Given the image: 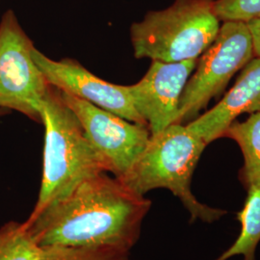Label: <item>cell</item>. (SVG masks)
Masks as SVG:
<instances>
[{"instance_id":"4","label":"cell","mask_w":260,"mask_h":260,"mask_svg":"<svg viewBox=\"0 0 260 260\" xmlns=\"http://www.w3.org/2000/svg\"><path fill=\"white\" fill-rule=\"evenodd\" d=\"M214 2L175 0L166 9L149 11L130 26L134 57L166 63L198 59L220 30Z\"/></svg>"},{"instance_id":"9","label":"cell","mask_w":260,"mask_h":260,"mask_svg":"<svg viewBox=\"0 0 260 260\" xmlns=\"http://www.w3.org/2000/svg\"><path fill=\"white\" fill-rule=\"evenodd\" d=\"M197 60L175 63L152 60L143 78L127 86L133 105L148 124L150 135L177 123L180 96Z\"/></svg>"},{"instance_id":"16","label":"cell","mask_w":260,"mask_h":260,"mask_svg":"<svg viewBox=\"0 0 260 260\" xmlns=\"http://www.w3.org/2000/svg\"><path fill=\"white\" fill-rule=\"evenodd\" d=\"M251 34V44L254 57H260V17L247 22Z\"/></svg>"},{"instance_id":"17","label":"cell","mask_w":260,"mask_h":260,"mask_svg":"<svg viewBox=\"0 0 260 260\" xmlns=\"http://www.w3.org/2000/svg\"><path fill=\"white\" fill-rule=\"evenodd\" d=\"M0 111H1V109H0Z\"/></svg>"},{"instance_id":"12","label":"cell","mask_w":260,"mask_h":260,"mask_svg":"<svg viewBox=\"0 0 260 260\" xmlns=\"http://www.w3.org/2000/svg\"><path fill=\"white\" fill-rule=\"evenodd\" d=\"M223 137L234 140L241 149L244 165L240 179L244 186L260 182V112L252 113L245 121H233Z\"/></svg>"},{"instance_id":"13","label":"cell","mask_w":260,"mask_h":260,"mask_svg":"<svg viewBox=\"0 0 260 260\" xmlns=\"http://www.w3.org/2000/svg\"><path fill=\"white\" fill-rule=\"evenodd\" d=\"M57 249L40 247L22 223L12 221L0 229V260H47Z\"/></svg>"},{"instance_id":"15","label":"cell","mask_w":260,"mask_h":260,"mask_svg":"<svg viewBox=\"0 0 260 260\" xmlns=\"http://www.w3.org/2000/svg\"><path fill=\"white\" fill-rule=\"evenodd\" d=\"M47 260H131V258L129 251H121L114 248H58Z\"/></svg>"},{"instance_id":"7","label":"cell","mask_w":260,"mask_h":260,"mask_svg":"<svg viewBox=\"0 0 260 260\" xmlns=\"http://www.w3.org/2000/svg\"><path fill=\"white\" fill-rule=\"evenodd\" d=\"M61 93L82 124L86 137L103 158L108 173L117 178L124 177L149 143V127L69 93Z\"/></svg>"},{"instance_id":"3","label":"cell","mask_w":260,"mask_h":260,"mask_svg":"<svg viewBox=\"0 0 260 260\" xmlns=\"http://www.w3.org/2000/svg\"><path fill=\"white\" fill-rule=\"evenodd\" d=\"M207 145L186 124L169 125L150 139L141 156L121 181L139 195L164 188L181 202L191 222L218 221L225 211L197 200L191 190L192 177Z\"/></svg>"},{"instance_id":"8","label":"cell","mask_w":260,"mask_h":260,"mask_svg":"<svg viewBox=\"0 0 260 260\" xmlns=\"http://www.w3.org/2000/svg\"><path fill=\"white\" fill-rule=\"evenodd\" d=\"M32 54L49 85L127 121L148 126L135 109L127 86L103 80L75 59L53 60L36 47Z\"/></svg>"},{"instance_id":"11","label":"cell","mask_w":260,"mask_h":260,"mask_svg":"<svg viewBox=\"0 0 260 260\" xmlns=\"http://www.w3.org/2000/svg\"><path fill=\"white\" fill-rule=\"evenodd\" d=\"M248 195L237 220L241 224L236 241L215 260H228L242 255L244 260H254L255 250L260 241V182L247 188Z\"/></svg>"},{"instance_id":"10","label":"cell","mask_w":260,"mask_h":260,"mask_svg":"<svg viewBox=\"0 0 260 260\" xmlns=\"http://www.w3.org/2000/svg\"><path fill=\"white\" fill-rule=\"evenodd\" d=\"M256 112H260V57H253L242 69L236 82L220 103L186 126L208 145L223 137L238 116Z\"/></svg>"},{"instance_id":"5","label":"cell","mask_w":260,"mask_h":260,"mask_svg":"<svg viewBox=\"0 0 260 260\" xmlns=\"http://www.w3.org/2000/svg\"><path fill=\"white\" fill-rule=\"evenodd\" d=\"M253 57L247 22L222 21L217 37L198 58L195 70L187 80L179 101L177 123L194 121Z\"/></svg>"},{"instance_id":"6","label":"cell","mask_w":260,"mask_h":260,"mask_svg":"<svg viewBox=\"0 0 260 260\" xmlns=\"http://www.w3.org/2000/svg\"><path fill=\"white\" fill-rule=\"evenodd\" d=\"M34 48L15 12H5L0 21V109L42 123V103L50 85L33 58Z\"/></svg>"},{"instance_id":"14","label":"cell","mask_w":260,"mask_h":260,"mask_svg":"<svg viewBox=\"0 0 260 260\" xmlns=\"http://www.w3.org/2000/svg\"><path fill=\"white\" fill-rule=\"evenodd\" d=\"M214 10L221 22H248L260 17V0H215Z\"/></svg>"},{"instance_id":"2","label":"cell","mask_w":260,"mask_h":260,"mask_svg":"<svg viewBox=\"0 0 260 260\" xmlns=\"http://www.w3.org/2000/svg\"><path fill=\"white\" fill-rule=\"evenodd\" d=\"M41 116L45 126L43 177L37 203L29 217L70 195L85 180L108 173L61 91L51 85L42 103Z\"/></svg>"},{"instance_id":"1","label":"cell","mask_w":260,"mask_h":260,"mask_svg":"<svg viewBox=\"0 0 260 260\" xmlns=\"http://www.w3.org/2000/svg\"><path fill=\"white\" fill-rule=\"evenodd\" d=\"M151 202L121 179L102 173L40 213L23 228L42 248H114L130 251L138 242Z\"/></svg>"}]
</instances>
